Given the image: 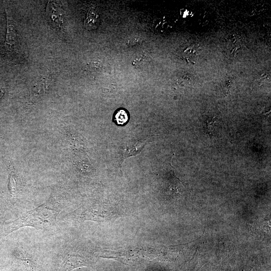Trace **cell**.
Here are the masks:
<instances>
[{
	"mask_svg": "<svg viewBox=\"0 0 271 271\" xmlns=\"http://www.w3.org/2000/svg\"><path fill=\"white\" fill-rule=\"evenodd\" d=\"M65 206L60 198L51 196L41 205L28 211L17 219L6 222L3 228V236H6L19 228L26 226L40 230H47L54 226L57 217Z\"/></svg>",
	"mask_w": 271,
	"mask_h": 271,
	"instance_id": "obj_1",
	"label": "cell"
},
{
	"mask_svg": "<svg viewBox=\"0 0 271 271\" xmlns=\"http://www.w3.org/2000/svg\"><path fill=\"white\" fill-rule=\"evenodd\" d=\"M11 255L16 264L14 271H36L34 260L29 253L23 249L14 248Z\"/></svg>",
	"mask_w": 271,
	"mask_h": 271,
	"instance_id": "obj_2",
	"label": "cell"
},
{
	"mask_svg": "<svg viewBox=\"0 0 271 271\" xmlns=\"http://www.w3.org/2000/svg\"><path fill=\"white\" fill-rule=\"evenodd\" d=\"M89 264L88 259L84 255L77 251L68 250L63 256L61 269L62 271H72L76 268L87 266Z\"/></svg>",
	"mask_w": 271,
	"mask_h": 271,
	"instance_id": "obj_3",
	"label": "cell"
},
{
	"mask_svg": "<svg viewBox=\"0 0 271 271\" xmlns=\"http://www.w3.org/2000/svg\"><path fill=\"white\" fill-rule=\"evenodd\" d=\"M47 14L54 26L59 28L63 22L62 11L61 8L55 4L49 3L47 7Z\"/></svg>",
	"mask_w": 271,
	"mask_h": 271,
	"instance_id": "obj_4",
	"label": "cell"
},
{
	"mask_svg": "<svg viewBox=\"0 0 271 271\" xmlns=\"http://www.w3.org/2000/svg\"><path fill=\"white\" fill-rule=\"evenodd\" d=\"M99 24V17L96 11L92 9L89 10L84 21L85 28L89 30L96 29Z\"/></svg>",
	"mask_w": 271,
	"mask_h": 271,
	"instance_id": "obj_5",
	"label": "cell"
},
{
	"mask_svg": "<svg viewBox=\"0 0 271 271\" xmlns=\"http://www.w3.org/2000/svg\"><path fill=\"white\" fill-rule=\"evenodd\" d=\"M145 144L143 142H134L127 145L124 149L122 159L132 156H135L141 152Z\"/></svg>",
	"mask_w": 271,
	"mask_h": 271,
	"instance_id": "obj_6",
	"label": "cell"
},
{
	"mask_svg": "<svg viewBox=\"0 0 271 271\" xmlns=\"http://www.w3.org/2000/svg\"><path fill=\"white\" fill-rule=\"evenodd\" d=\"M7 32L6 40V45L11 46L14 44L16 36V30L12 18L7 13Z\"/></svg>",
	"mask_w": 271,
	"mask_h": 271,
	"instance_id": "obj_7",
	"label": "cell"
},
{
	"mask_svg": "<svg viewBox=\"0 0 271 271\" xmlns=\"http://www.w3.org/2000/svg\"><path fill=\"white\" fill-rule=\"evenodd\" d=\"M103 70V67L98 62H91L87 63L85 71L88 74L95 76L99 74Z\"/></svg>",
	"mask_w": 271,
	"mask_h": 271,
	"instance_id": "obj_8",
	"label": "cell"
},
{
	"mask_svg": "<svg viewBox=\"0 0 271 271\" xmlns=\"http://www.w3.org/2000/svg\"><path fill=\"white\" fill-rule=\"evenodd\" d=\"M149 59L147 56L140 55L133 60L132 65L137 69L144 68L149 65Z\"/></svg>",
	"mask_w": 271,
	"mask_h": 271,
	"instance_id": "obj_9",
	"label": "cell"
},
{
	"mask_svg": "<svg viewBox=\"0 0 271 271\" xmlns=\"http://www.w3.org/2000/svg\"><path fill=\"white\" fill-rule=\"evenodd\" d=\"M9 190L10 194L12 196L15 195L18 192V186L16 176L13 172L10 174L9 180Z\"/></svg>",
	"mask_w": 271,
	"mask_h": 271,
	"instance_id": "obj_10",
	"label": "cell"
},
{
	"mask_svg": "<svg viewBox=\"0 0 271 271\" xmlns=\"http://www.w3.org/2000/svg\"><path fill=\"white\" fill-rule=\"evenodd\" d=\"M114 119L118 125H123L128 120V115L123 110L118 111L114 115Z\"/></svg>",
	"mask_w": 271,
	"mask_h": 271,
	"instance_id": "obj_11",
	"label": "cell"
},
{
	"mask_svg": "<svg viewBox=\"0 0 271 271\" xmlns=\"http://www.w3.org/2000/svg\"><path fill=\"white\" fill-rule=\"evenodd\" d=\"M5 208L0 202V236H3V228L5 223Z\"/></svg>",
	"mask_w": 271,
	"mask_h": 271,
	"instance_id": "obj_12",
	"label": "cell"
},
{
	"mask_svg": "<svg viewBox=\"0 0 271 271\" xmlns=\"http://www.w3.org/2000/svg\"><path fill=\"white\" fill-rule=\"evenodd\" d=\"M142 42L141 39L138 37H134L129 39L126 42L128 46H134L140 44Z\"/></svg>",
	"mask_w": 271,
	"mask_h": 271,
	"instance_id": "obj_13",
	"label": "cell"
}]
</instances>
